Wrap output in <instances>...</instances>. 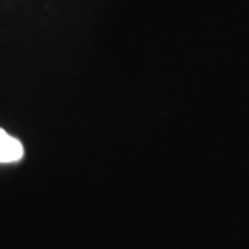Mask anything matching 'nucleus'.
Returning a JSON list of instances; mask_svg holds the SVG:
<instances>
[{
	"label": "nucleus",
	"mask_w": 249,
	"mask_h": 249,
	"mask_svg": "<svg viewBox=\"0 0 249 249\" xmlns=\"http://www.w3.org/2000/svg\"><path fill=\"white\" fill-rule=\"evenodd\" d=\"M24 155V148L15 137H9L4 129H0V162H15Z\"/></svg>",
	"instance_id": "obj_1"
}]
</instances>
